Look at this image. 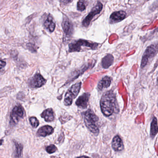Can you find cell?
Wrapping results in <instances>:
<instances>
[{
  "label": "cell",
  "mask_w": 158,
  "mask_h": 158,
  "mask_svg": "<svg viewBox=\"0 0 158 158\" xmlns=\"http://www.w3.org/2000/svg\"><path fill=\"white\" fill-rule=\"evenodd\" d=\"M116 105V96L112 91H108L103 94L100 101V107L105 116H111L115 110Z\"/></svg>",
  "instance_id": "6da1fadb"
},
{
  "label": "cell",
  "mask_w": 158,
  "mask_h": 158,
  "mask_svg": "<svg viewBox=\"0 0 158 158\" xmlns=\"http://www.w3.org/2000/svg\"><path fill=\"white\" fill-rule=\"evenodd\" d=\"M84 119L85 126L93 133L98 134L99 129L98 126V118L97 116L90 109L85 112Z\"/></svg>",
  "instance_id": "7a4b0ae2"
},
{
  "label": "cell",
  "mask_w": 158,
  "mask_h": 158,
  "mask_svg": "<svg viewBox=\"0 0 158 158\" xmlns=\"http://www.w3.org/2000/svg\"><path fill=\"white\" fill-rule=\"evenodd\" d=\"M98 44L96 43L91 42L84 40H79L71 43L69 45V52H80L81 49V46L88 47L94 50L96 49Z\"/></svg>",
  "instance_id": "3957f363"
},
{
  "label": "cell",
  "mask_w": 158,
  "mask_h": 158,
  "mask_svg": "<svg viewBox=\"0 0 158 158\" xmlns=\"http://www.w3.org/2000/svg\"><path fill=\"white\" fill-rule=\"evenodd\" d=\"M81 83L78 82L72 85L67 92L65 96L64 103L66 106H69L72 104L73 100L78 95L81 88Z\"/></svg>",
  "instance_id": "277c9868"
},
{
  "label": "cell",
  "mask_w": 158,
  "mask_h": 158,
  "mask_svg": "<svg viewBox=\"0 0 158 158\" xmlns=\"http://www.w3.org/2000/svg\"><path fill=\"white\" fill-rule=\"evenodd\" d=\"M158 51V45L153 44L148 46L143 55L141 62V67H144L147 64L148 59L155 56Z\"/></svg>",
  "instance_id": "5b68a950"
},
{
  "label": "cell",
  "mask_w": 158,
  "mask_h": 158,
  "mask_svg": "<svg viewBox=\"0 0 158 158\" xmlns=\"http://www.w3.org/2000/svg\"><path fill=\"white\" fill-rule=\"evenodd\" d=\"M103 5L100 2H98L97 4L93 7V9L91 10V12L83 20V26L85 27H88L94 17L96 15H98L101 12L102 8H103Z\"/></svg>",
  "instance_id": "8992f818"
},
{
  "label": "cell",
  "mask_w": 158,
  "mask_h": 158,
  "mask_svg": "<svg viewBox=\"0 0 158 158\" xmlns=\"http://www.w3.org/2000/svg\"><path fill=\"white\" fill-rule=\"evenodd\" d=\"M24 115V109L21 106H16L15 107L10 114V122L12 125H15Z\"/></svg>",
  "instance_id": "52a82bcc"
},
{
  "label": "cell",
  "mask_w": 158,
  "mask_h": 158,
  "mask_svg": "<svg viewBox=\"0 0 158 158\" xmlns=\"http://www.w3.org/2000/svg\"><path fill=\"white\" fill-rule=\"evenodd\" d=\"M62 27L65 36L67 38H70L73 34L74 28L72 22L66 16H64L63 19Z\"/></svg>",
  "instance_id": "ba28073f"
},
{
  "label": "cell",
  "mask_w": 158,
  "mask_h": 158,
  "mask_svg": "<svg viewBox=\"0 0 158 158\" xmlns=\"http://www.w3.org/2000/svg\"><path fill=\"white\" fill-rule=\"evenodd\" d=\"M46 80L40 74H37L33 76L30 81V85L32 88H39L46 83Z\"/></svg>",
  "instance_id": "9c48e42d"
},
{
  "label": "cell",
  "mask_w": 158,
  "mask_h": 158,
  "mask_svg": "<svg viewBox=\"0 0 158 158\" xmlns=\"http://www.w3.org/2000/svg\"><path fill=\"white\" fill-rule=\"evenodd\" d=\"M90 96V94L88 93H85L79 96V98L76 101V105L82 108H86Z\"/></svg>",
  "instance_id": "30bf717a"
},
{
  "label": "cell",
  "mask_w": 158,
  "mask_h": 158,
  "mask_svg": "<svg viewBox=\"0 0 158 158\" xmlns=\"http://www.w3.org/2000/svg\"><path fill=\"white\" fill-rule=\"evenodd\" d=\"M126 16V12L123 11H117L111 14L110 16V21L112 23L118 22L124 19Z\"/></svg>",
  "instance_id": "8fae6325"
},
{
  "label": "cell",
  "mask_w": 158,
  "mask_h": 158,
  "mask_svg": "<svg viewBox=\"0 0 158 158\" xmlns=\"http://www.w3.org/2000/svg\"><path fill=\"white\" fill-rule=\"evenodd\" d=\"M112 148L115 151H121L124 148L123 143L122 140L118 135H116L113 138L112 142Z\"/></svg>",
  "instance_id": "7c38bea8"
},
{
  "label": "cell",
  "mask_w": 158,
  "mask_h": 158,
  "mask_svg": "<svg viewBox=\"0 0 158 158\" xmlns=\"http://www.w3.org/2000/svg\"><path fill=\"white\" fill-rule=\"evenodd\" d=\"M54 129L51 126L46 125L41 127L38 130L37 132V135L43 137H45L47 135H52L53 133Z\"/></svg>",
  "instance_id": "4fadbf2b"
},
{
  "label": "cell",
  "mask_w": 158,
  "mask_h": 158,
  "mask_svg": "<svg viewBox=\"0 0 158 158\" xmlns=\"http://www.w3.org/2000/svg\"><path fill=\"white\" fill-rule=\"evenodd\" d=\"M14 145L13 158H21L23 151V146L20 143L16 141L14 142Z\"/></svg>",
  "instance_id": "5bb4252c"
},
{
  "label": "cell",
  "mask_w": 158,
  "mask_h": 158,
  "mask_svg": "<svg viewBox=\"0 0 158 158\" xmlns=\"http://www.w3.org/2000/svg\"><path fill=\"white\" fill-rule=\"evenodd\" d=\"M44 26L50 32H52L56 27L55 22L52 16L49 15L44 22Z\"/></svg>",
  "instance_id": "9a60e30c"
},
{
  "label": "cell",
  "mask_w": 158,
  "mask_h": 158,
  "mask_svg": "<svg viewBox=\"0 0 158 158\" xmlns=\"http://www.w3.org/2000/svg\"><path fill=\"white\" fill-rule=\"evenodd\" d=\"M111 78L109 76H106L101 79L98 84V88L100 91H102L104 88L109 87L111 84Z\"/></svg>",
  "instance_id": "2e32d148"
},
{
  "label": "cell",
  "mask_w": 158,
  "mask_h": 158,
  "mask_svg": "<svg viewBox=\"0 0 158 158\" xmlns=\"http://www.w3.org/2000/svg\"><path fill=\"white\" fill-rule=\"evenodd\" d=\"M41 116L47 122L53 121L55 118L54 113L52 109H48L44 110Z\"/></svg>",
  "instance_id": "e0dca14e"
},
{
  "label": "cell",
  "mask_w": 158,
  "mask_h": 158,
  "mask_svg": "<svg viewBox=\"0 0 158 158\" xmlns=\"http://www.w3.org/2000/svg\"><path fill=\"white\" fill-rule=\"evenodd\" d=\"M158 133V125L157 119L154 117L151 122L150 127V136L154 138Z\"/></svg>",
  "instance_id": "ac0fdd59"
},
{
  "label": "cell",
  "mask_w": 158,
  "mask_h": 158,
  "mask_svg": "<svg viewBox=\"0 0 158 158\" xmlns=\"http://www.w3.org/2000/svg\"><path fill=\"white\" fill-rule=\"evenodd\" d=\"M114 61V58L111 54H108L102 59V66L105 69L109 67Z\"/></svg>",
  "instance_id": "d6986e66"
},
{
  "label": "cell",
  "mask_w": 158,
  "mask_h": 158,
  "mask_svg": "<svg viewBox=\"0 0 158 158\" xmlns=\"http://www.w3.org/2000/svg\"><path fill=\"white\" fill-rule=\"evenodd\" d=\"M29 120L32 127L36 128L38 127L39 125V122L35 117H31L30 118Z\"/></svg>",
  "instance_id": "ffe728a7"
},
{
  "label": "cell",
  "mask_w": 158,
  "mask_h": 158,
  "mask_svg": "<svg viewBox=\"0 0 158 158\" xmlns=\"http://www.w3.org/2000/svg\"><path fill=\"white\" fill-rule=\"evenodd\" d=\"M57 147L54 145H51L49 146L46 147V150L47 151V153L49 154H52V153H55L56 152L57 150Z\"/></svg>",
  "instance_id": "44dd1931"
},
{
  "label": "cell",
  "mask_w": 158,
  "mask_h": 158,
  "mask_svg": "<svg viewBox=\"0 0 158 158\" xmlns=\"http://www.w3.org/2000/svg\"><path fill=\"white\" fill-rule=\"evenodd\" d=\"M86 8L85 2L82 1H80L77 3V9L79 11H83L85 10Z\"/></svg>",
  "instance_id": "7402d4cb"
},
{
  "label": "cell",
  "mask_w": 158,
  "mask_h": 158,
  "mask_svg": "<svg viewBox=\"0 0 158 158\" xmlns=\"http://www.w3.org/2000/svg\"><path fill=\"white\" fill-rule=\"evenodd\" d=\"M6 65L5 61L0 59V69L2 68Z\"/></svg>",
  "instance_id": "603a6c76"
},
{
  "label": "cell",
  "mask_w": 158,
  "mask_h": 158,
  "mask_svg": "<svg viewBox=\"0 0 158 158\" xmlns=\"http://www.w3.org/2000/svg\"><path fill=\"white\" fill-rule=\"evenodd\" d=\"M76 158H89L88 157L85 156H82L78 157Z\"/></svg>",
  "instance_id": "cb8c5ba5"
}]
</instances>
